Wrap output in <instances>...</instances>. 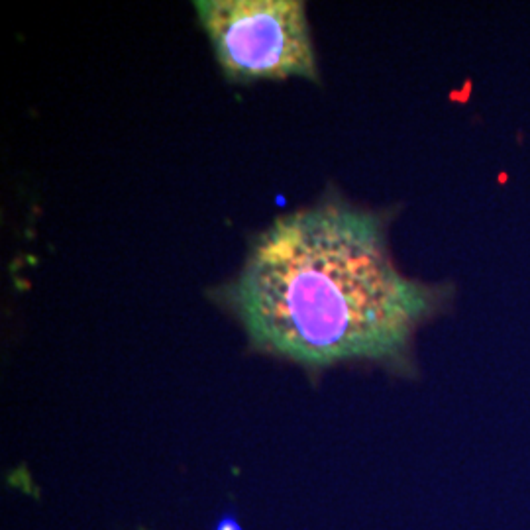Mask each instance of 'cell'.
Returning <instances> with one entry per match:
<instances>
[{"label": "cell", "mask_w": 530, "mask_h": 530, "mask_svg": "<svg viewBox=\"0 0 530 530\" xmlns=\"http://www.w3.org/2000/svg\"><path fill=\"white\" fill-rule=\"evenodd\" d=\"M224 293L255 348L310 367L399 358L440 304L395 267L383 216L338 196L279 216Z\"/></svg>", "instance_id": "obj_1"}, {"label": "cell", "mask_w": 530, "mask_h": 530, "mask_svg": "<svg viewBox=\"0 0 530 530\" xmlns=\"http://www.w3.org/2000/svg\"><path fill=\"white\" fill-rule=\"evenodd\" d=\"M195 9L230 81L287 77L318 81L301 0H198Z\"/></svg>", "instance_id": "obj_2"}, {"label": "cell", "mask_w": 530, "mask_h": 530, "mask_svg": "<svg viewBox=\"0 0 530 530\" xmlns=\"http://www.w3.org/2000/svg\"><path fill=\"white\" fill-rule=\"evenodd\" d=\"M214 530H244L242 529V524L236 521V516L232 513H226L222 516L221 521L216 522V526Z\"/></svg>", "instance_id": "obj_3"}]
</instances>
